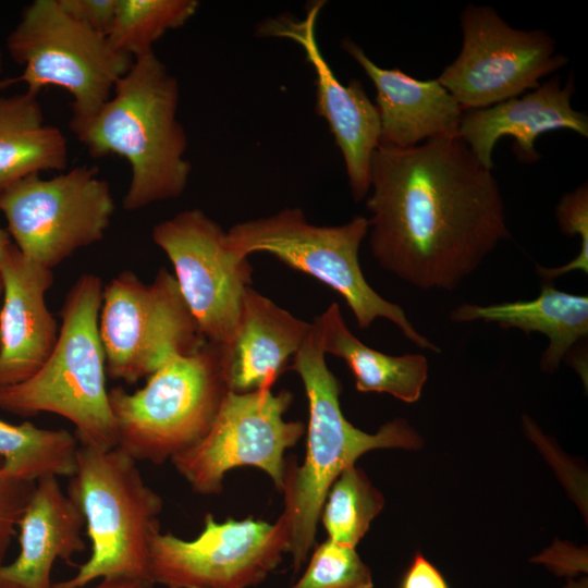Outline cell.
I'll list each match as a JSON object with an SVG mask.
<instances>
[{
	"label": "cell",
	"mask_w": 588,
	"mask_h": 588,
	"mask_svg": "<svg viewBox=\"0 0 588 588\" xmlns=\"http://www.w3.org/2000/svg\"><path fill=\"white\" fill-rule=\"evenodd\" d=\"M370 189L371 254L417 289H456L511 236L492 170L457 136L408 148L379 145Z\"/></svg>",
	"instance_id": "6da1fadb"
},
{
	"label": "cell",
	"mask_w": 588,
	"mask_h": 588,
	"mask_svg": "<svg viewBox=\"0 0 588 588\" xmlns=\"http://www.w3.org/2000/svg\"><path fill=\"white\" fill-rule=\"evenodd\" d=\"M179 101L177 79L152 52L133 60L93 118L69 126L91 157L117 155L130 163L125 210L176 198L187 185L192 167Z\"/></svg>",
	"instance_id": "7a4b0ae2"
},
{
	"label": "cell",
	"mask_w": 588,
	"mask_h": 588,
	"mask_svg": "<svg viewBox=\"0 0 588 588\" xmlns=\"http://www.w3.org/2000/svg\"><path fill=\"white\" fill-rule=\"evenodd\" d=\"M326 353L315 321L293 363L287 367L301 377L308 401L306 455L302 466L286 460L282 492L290 520L287 553L298 571L315 544L317 525L326 495L339 475L355 465L366 452L383 448L417 450L418 432L404 418L367 433L351 424L340 405L341 381L326 363Z\"/></svg>",
	"instance_id": "3957f363"
},
{
	"label": "cell",
	"mask_w": 588,
	"mask_h": 588,
	"mask_svg": "<svg viewBox=\"0 0 588 588\" xmlns=\"http://www.w3.org/2000/svg\"><path fill=\"white\" fill-rule=\"evenodd\" d=\"M102 291L98 275L78 277L61 308L51 355L30 378L0 388V409L19 416H62L75 426L79 445L111 450L117 446V426L98 328Z\"/></svg>",
	"instance_id": "277c9868"
},
{
	"label": "cell",
	"mask_w": 588,
	"mask_h": 588,
	"mask_svg": "<svg viewBox=\"0 0 588 588\" xmlns=\"http://www.w3.org/2000/svg\"><path fill=\"white\" fill-rule=\"evenodd\" d=\"M66 493L83 513L90 555L73 577L52 586L86 587L115 576L150 581V548L160 532L163 501L144 481L137 462L117 448L79 445Z\"/></svg>",
	"instance_id": "5b68a950"
},
{
	"label": "cell",
	"mask_w": 588,
	"mask_h": 588,
	"mask_svg": "<svg viewBox=\"0 0 588 588\" xmlns=\"http://www.w3.org/2000/svg\"><path fill=\"white\" fill-rule=\"evenodd\" d=\"M368 231L364 216L341 225L318 226L307 221L301 208H284L269 217L234 224L226 231L225 246L240 259L256 252L271 254L330 286L345 299L359 329H368L377 318H384L417 347L440 353V347L417 331L400 305L383 298L365 279L358 253Z\"/></svg>",
	"instance_id": "8992f818"
},
{
	"label": "cell",
	"mask_w": 588,
	"mask_h": 588,
	"mask_svg": "<svg viewBox=\"0 0 588 588\" xmlns=\"http://www.w3.org/2000/svg\"><path fill=\"white\" fill-rule=\"evenodd\" d=\"M229 391L221 347L208 342L167 362L133 393L112 388L115 448L136 462L171 461L205 437Z\"/></svg>",
	"instance_id": "52a82bcc"
},
{
	"label": "cell",
	"mask_w": 588,
	"mask_h": 588,
	"mask_svg": "<svg viewBox=\"0 0 588 588\" xmlns=\"http://www.w3.org/2000/svg\"><path fill=\"white\" fill-rule=\"evenodd\" d=\"M7 48L23 72L0 81V89L16 83L35 96L48 86L65 89L72 97L69 126L93 118L133 63L107 36L68 15L58 0H35L25 7Z\"/></svg>",
	"instance_id": "ba28073f"
},
{
	"label": "cell",
	"mask_w": 588,
	"mask_h": 588,
	"mask_svg": "<svg viewBox=\"0 0 588 588\" xmlns=\"http://www.w3.org/2000/svg\"><path fill=\"white\" fill-rule=\"evenodd\" d=\"M98 328L106 373L127 384L206 343L175 277L164 268L151 283L125 270L103 285Z\"/></svg>",
	"instance_id": "9c48e42d"
},
{
	"label": "cell",
	"mask_w": 588,
	"mask_h": 588,
	"mask_svg": "<svg viewBox=\"0 0 588 588\" xmlns=\"http://www.w3.org/2000/svg\"><path fill=\"white\" fill-rule=\"evenodd\" d=\"M109 183L95 166L50 179L32 174L0 192V211L20 253L52 270L76 250L100 242L114 213Z\"/></svg>",
	"instance_id": "30bf717a"
},
{
	"label": "cell",
	"mask_w": 588,
	"mask_h": 588,
	"mask_svg": "<svg viewBox=\"0 0 588 588\" xmlns=\"http://www.w3.org/2000/svg\"><path fill=\"white\" fill-rule=\"evenodd\" d=\"M293 395L287 390L247 393L229 391L205 437L171 458L177 473L200 494H219L225 474L238 466H254L282 492L286 458L306 431L302 421L283 415Z\"/></svg>",
	"instance_id": "8fae6325"
},
{
	"label": "cell",
	"mask_w": 588,
	"mask_h": 588,
	"mask_svg": "<svg viewBox=\"0 0 588 588\" xmlns=\"http://www.w3.org/2000/svg\"><path fill=\"white\" fill-rule=\"evenodd\" d=\"M461 28V51L437 79L463 111L532 90L542 77L567 63L547 32L513 28L488 5H466Z\"/></svg>",
	"instance_id": "7c38bea8"
},
{
	"label": "cell",
	"mask_w": 588,
	"mask_h": 588,
	"mask_svg": "<svg viewBox=\"0 0 588 588\" xmlns=\"http://www.w3.org/2000/svg\"><path fill=\"white\" fill-rule=\"evenodd\" d=\"M290 520L247 517L204 519L201 532L184 540L161 531L150 548L149 579L166 588H249L264 581L287 553Z\"/></svg>",
	"instance_id": "4fadbf2b"
},
{
	"label": "cell",
	"mask_w": 588,
	"mask_h": 588,
	"mask_svg": "<svg viewBox=\"0 0 588 588\" xmlns=\"http://www.w3.org/2000/svg\"><path fill=\"white\" fill-rule=\"evenodd\" d=\"M222 228L200 209L160 221L151 237L171 261L181 294L206 342L226 347L232 342L245 290L252 284L247 258L225 246Z\"/></svg>",
	"instance_id": "5bb4252c"
},
{
	"label": "cell",
	"mask_w": 588,
	"mask_h": 588,
	"mask_svg": "<svg viewBox=\"0 0 588 588\" xmlns=\"http://www.w3.org/2000/svg\"><path fill=\"white\" fill-rule=\"evenodd\" d=\"M324 1L309 4L304 20L285 15L258 24L260 37L287 38L297 42L316 73V111L322 117L343 156L354 200L370 189L371 158L380 142L378 109L360 81L342 84L322 56L316 39V21Z\"/></svg>",
	"instance_id": "9a60e30c"
},
{
	"label": "cell",
	"mask_w": 588,
	"mask_h": 588,
	"mask_svg": "<svg viewBox=\"0 0 588 588\" xmlns=\"http://www.w3.org/2000/svg\"><path fill=\"white\" fill-rule=\"evenodd\" d=\"M0 388L25 381L51 355L59 328L46 305L52 270L25 258L16 246L0 268Z\"/></svg>",
	"instance_id": "2e32d148"
},
{
	"label": "cell",
	"mask_w": 588,
	"mask_h": 588,
	"mask_svg": "<svg viewBox=\"0 0 588 588\" xmlns=\"http://www.w3.org/2000/svg\"><path fill=\"white\" fill-rule=\"evenodd\" d=\"M575 91L573 77L561 86L559 76L520 98L514 97L490 107L463 112L457 137L467 144L477 159L492 169V151L504 136L515 140L514 152L522 162L540 158L535 140L555 130H569L588 137V118L571 105Z\"/></svg>",
	"instance_id": "e0dca14e"
},
{
	"label": "cell",
	"mask_w": 588,
	"mask_h": 588,
	"mask_svg": "<svg viewBox=\"0 0 588 588\" xmlns=\"http://www.w3.org/2000/svg\"><path fill=\"white\" fill-rule=\"evenodd\" d=\"M341 47L376 87L379 145L408 148L429 139L457 136L464 111L437 78L420 81L399 69H382L350 38H344Z\"/></svg>",
	"instance_id": "ac0fdd59"
},
{
	"label": "cell",
	"mask_w": 588,
	"mask_h": 588,
	"mask_svg": "<svg viewBox=\"0 0 588 588\" xmlns=\"http://www.w3.org/2000/svg\"><path fill=\"white\" fill-rule=\"evenodd\" d=\"M310 328L311 323L248 286L235 335L229 346L221 347L230 391L270 390Z\"/></svg>",
	"instance_id": "d6986e66"
},
{
	"label": "cell",
	"mask_w": 588,
	"mask_h": 588,
	"mask_svg": "<svg viewBox=\"0 0 588 588\" xmlns=\"http://www.w3.org/2000/svg\"><path fill=\"white\" fill-rule=\"evenodd\" d=\"M85 519L64 493L57 476L35 482L20 518L19 553L0 566V578L22 588H52L51 569L57 560L69 561L85 550Z\"/></svg>",
	"instance_id": "ffe728a7"
},
{
	"label": "cell",
	"mask_w": 588,
	"mask_h": 588,
	"mask_svg": "<svg viewBox=\"0 0 588 588\" xmlns=\"http://www.w3.org/2000/svg\"><path fill=\"white\" fill-rule=\"evenodd\" d=\"M450 319L454 322H492L502 329H518L527 335L531 332L544 334L549 344L541 355L540 368L551 373L588 335V297L558 290L544 282L534 299L489 305L465 303L451 311Z\"/></svg>",
	"instance_id": "44dd1931"
},
{
	"label": "cell",
	"mask_w": 588,
	"mask_h": 588,
	"mask_svg": "<svg viewBox=\"0 0 588 588\" xmlns=\"http://www.w3.org/2000/svg\"><path fill=\"white\" fill-rule=\"evenodd\" d=\"M314 321L324 353L346 363L357 391L388 393L405 403L419 400L428 379V360L422 354L392 356L369 347L347 328L336 303Z\"/></svg>",
	"instance_id": "7402d4cb"
},
{
	"label": "cell",
	"mask_w": 588,
	"mask_h": 588,
	"mask_svg": "<svg viewBox=\"0 0 588 588\" xmlns=\"http://www.w3.org/2000/svg\"><path fill=\"white\" fill-rule=\"evenodd\" d=\"M68 160L66 138L46 124L38 96L0 95V192L32 174L63 171Z\"/></svg>",
	"instance_id": "603a6c76"
},
{
	"label": "cell",
	"mask_w": 588,
	"mask_h": 588,
	"mask_svg": "<svg viewBox=\"0 0 588 588\" xmlns=\"http://www.w3.org/2000/svg\"><path fill=\"white\" fill-rule=\"evenodd\" d=\"M78 448L76 437L65 429L0 419V458L12 478L34 483L46 476L69 478L76 469Z\"/></svg>",
	"instance_id": "cb8c5ba5"
},
{
	"label": "cell",
	"mask_w": 588,
	"mask_h": 588,
	"mask_svg": "<svg viewBox=\"0 0 588 588\" xmlns=\"http://www.w3.org/2000/svg\"><path fill=\"white\" fill-rule=\"evenodd\" d=\"M198 7L197 0H118L108 41L133 60L147 56L154 52L156 41L183 26Z\"/></svg>",
	"instance_id": "d4e9b609"
},
{
	"label": "cell",
	"mask_w": 588,
	"mask_h": 588,
	"mask_svg": "<svg viewBox=\"0 0 588 588\" xmlns=\"http://www.w3.org/2000/svg\"><path fill=\"white\" fill-rule=\"evenodd\" d=\"M384 506L382 493L355 465L330 487L320 514L328 539L355 548Z\"/></svg>",
	"instance_id": "484cf974"
},
{
	"label": "cell",
	"mask_w": 588,
	"mask_h": 588,
	"mask_svg": "<svg viewBox=\"0 0 588 588\" xmlns=\"http://www.w3.org/2000/svg\"><path fill=\"white\" fill-rule=\"evenodd\" d=\"M291 588H373V580L355 548L327 539L314 550L306 571Z\"/></svg>",
	"instance_id": "4316f807"
},
{
	"label": "cell",
	"mask_w": 588,
	"mask_h": 588,
	"mask_svg": "<svg viewBox=\"0 0 588 588\" xmlns=\"http://www.w3.org/2000/svg\"><path fill=\"white\" fill-rule=\"evenodd\" d=\"M561 232L580 237V249L576 257L561 267L536 266V272L546 283L571 271L588 273V187L587 183L562 196L555 208Z\"/></svg>",
	"instance_id": "83f0119b"
},
{
	"label": "cell",
	"mask_w": 588,
	"mask_h": 588,
	"mask_svg": "<svg viewBox=\"0 0 588 588\" xmlns=\"http://www.w3.org/2000/svg\"><path fill=\"white\" fill-rule=\"evenodd\" d=\"M34 482L10 477L0 458V566L11 544L23 511L34 489Z\"/></svg>",
	"instance_id": "f1b7e54d"
},
{
	"label": "cell",
	"mask_w": 588,
	"mask_h": 588,
	"mask_svg": "<svg viewBox=\"0 0 588 588\" xmlns=\"http://www.w3.org/2000/svg\"><path fill=\"white\" fill-rule=\"evenodd\" d=\"M62 10L91 30L108 36L117 12L118 0H58Z\"/></svg>",
	"instance_id": "f546056e"
},
{
	"label": "cell",
	"mask_w": 588,
	"mask_h": 588,
	"mask_svg": "<svg viewBox=\"0 0 588 588\" xmlns=\"http://www.w3.org/2000/svg\"><path fill=\"white\" fill-rule=\"evenodd\" d=\"M400 588H449L440 571L417 552L404 573Z\"/></svg>",
	"instance_id": "4dcf8cb0"
},
{
	"label": "cell",
	"mask_w": 588,
	"mask_h": 588,
	"mask_svg": "<svg viewBox=\"0 0 588 588\" xmlns=\"http://www.w3.org/2000/svg\"><path fill=\"white\" fill-rule=\"evenodd\" d=\"M52 588H56L52 586ZM87 588V587H78ZM90 588H155V585L146 579L132 578V577H107L100 579V583Z\"/></svg>",
	"instance_id": "1f68e13d"
},
{
	"label": "cell",
	"mask_w": 588,
	"mask_h": 588,
	"mask_svg": "<svg viewBox=\"0 0 588 588\" xmlns=\"http://www.w3.org/2000/svg\"><path fill=\"white\" fill-rule=\"evenodd\" d=\"M15 247L8 230L0 225V268Z\"/></svg>",
	"instance_id": "d6a6232c"
},
{
	"label": "cell",
	"mask_w": 588,
	"mask_h": 588,
	"mask_svg": "<svg viewBox=\"0 0 588 588\" xmlns=\"http://www.w3.org/2000/svg\"><path fill=\"white\" fill-rule=\"evenodd\" d=\"M563 588H588V580L586 577H581L577 580L568 579Z\"/></svg>",
	"instance_id": "836d02e7"
},
{
	"label": "cell",
	"mask_w": 588,
	"mask_h": 588,
	"mask_svg": "<svg viewBox=\"0 0 588 588\" xmlns=\"http://www.w3.org/2000/svg\"><path fill=\"white\" fill-rule=\"evenodd\" d=\"M0 588H22L21 586L0 578Z\"/></svg>",
	"instance_id": "e575fe53"
},
{
	"label": "cell",
	"mask_w": 588,
	"mask_h": 588,
	"mask_svg": "<svg viewBox=\"0 0 588 588\" xmlns=\"http://www.w3.org/2000/svg\"><path fill=\"white\" fill-rule=\"evenodd\" d=\"M2 293H3V285H2L1 274H0V308H1V303H2Z\"/></svg>",
	"instance_id": "d590c367"
},
{
	"label": "cell",
	"mask_w": 588,
	"mask_h": 588,
	"mask_svg": "<svg viewBox=\"0 0 588 588\" xmlns=\"http://www.w3.org/2000/svg\"><path fill=\"white\" fill-rule=\"evenodd\" d=\"M2 65H3V60H2V54L0 51V72L2 71Z\"/></svg>",
	"instance_id": "8d00e7d4"
}]
</instances>
